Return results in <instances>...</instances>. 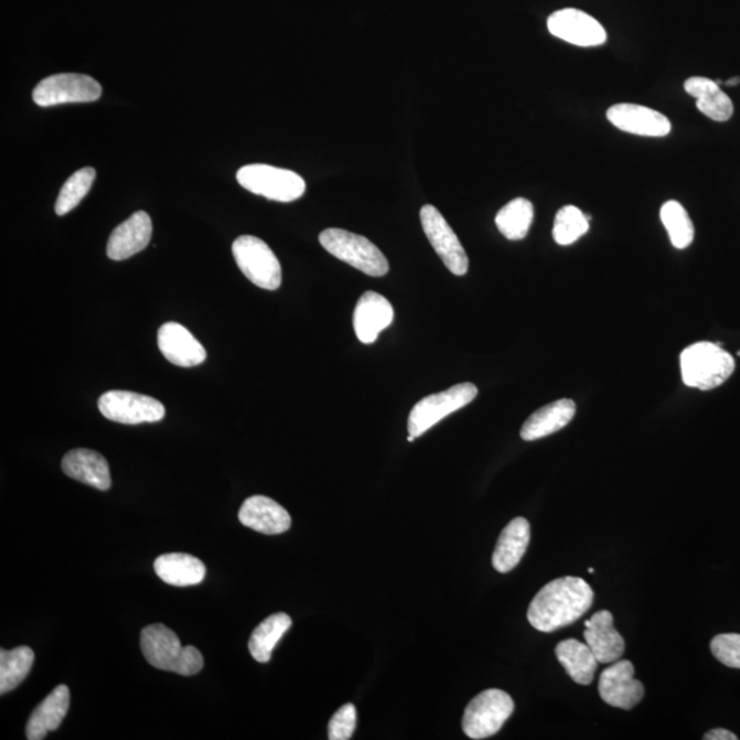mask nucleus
<instances>
[{
	"label": "nucleus",
	"mask_w": 740,
	"mask_h": 740,
	"mask_svg": "<svg viewBox=\"0 0 740 740\" xmlns=\"http://www.w3.org/2000/svg\"><path fill=\"white\" fill-rule=\"evenodd\" d=\"M62 471L67 476L100 491L111 487L109 463L94 450L75 449L62 460Z\"/></svg>",
	"instance_id": "obj_20"
},
{
	"label": "nucleus",
	"mask_w": 740,
	"mask_h": 740,
	"mask_svg": "<svg viewBox=\"0 0 740 740\" xmlns=\"http://www.w3.org/2000/svg\"><path fill=\"white\" fill-rule=\"evenodd\" d=\"M711 654L728 668L740 669V635L721 634L710 642Z\"/></svg>",
	"instance_id": "obj_33"
},
{
	"label": "nucleus",
	"mask_w": 740,
	"mask_h": 740,
	"mask_svg": "<svg viewBox=\"0 0 740 740\" xmlns=\"http://www.w3.org/2000/svg\"><path fill=\"white\" fill-rule=\"evenodd\" d=\"M631 661L619 659L604 669L600 677V695L603 703L613 708L631 710L645 697V687L635 677Z\"/></svg>",
	"instance_id": "obj_13"
},
{
	"label": "nucleus",
	"mask_w": 740,
	"mask_h": 740,
	"mask_svg": "<svg viewBox=\"0 0 740 740\" xmlns=\"http://www.w3.org/2000/svg\"><path fill=\"white\" fill-rule=\"evenodd\" d=\"M590 216L576 206H564L557 213L553 237L559 246H570L590 229Z\"/></svg>",
	"instance_id": "obj_31"
},
{
	"label": "nucleus",
	"mask_w": 740,
	"mask_h": 740,
	"mask_svg": "<svg viewBox=\"0 0 740 740\" xmlns=\"http://www.w3.org/2000/svg\"><path fill=\"white\" fill-rule=\"evenodd\" d=\"M529 539L530 525L527 519L523 517L512 519L496 541L493 555L495 570L507 573L516 568L528 549Z\"/></svg>",
	"instance_id": "obj_22"
},
{
	"label": "nucleus",
	"mask_w": 740,
	"mask_h": 740,
	"mask_svg": "<svg viewBox=\"0 0 740 740\" xmlns=\"http://www.w3.org/2000/svg\"><path fill=\"white\" fill-rule=\"evenodd\" d=\"M236 179L243 189L276 202L297 201L307 191V183L298 173L261 163L240 168Z\"/></svg>",
	"instance_id": "obj_6"
},
{
	"label": "nucleus",
	"mask_w": 740,
	"mask_h": 740,
	"mask_svg": "<svg viewBox=\"0 0 740 740\" xmlns=\"http://www.w3.org/2000/svg\"><path fill=\"white\" fill-rule=\"evenodd\" d=\"M140 646L147 663L157 669L192 676L201 672L205 665L200 650L194 646H182L179 636L163 624L146 626L141 631Z\"/></svg>",
	"instance_id": "obj_2"
},
{
	"label": "nucleus",
	"mask_w": 740,
	"mask_h": 740,
	"mask_svg": "<svg viewBox=\"0 0 740 740\" xmlns=\"http://www.w3.org/2000/svg\"><path fill=\"white\" fill-rule=\"evenodd\" d=\"M594 591L580 578L567 576L546 585L534 598L528 609V621L535 630L555 632L576 623L589 612Z\"/></svg>",
	"instance_id": "obj_1"
},
{
	"label": "nucleus",
	"mask_w": 740,
	"mask_h": 740,
	"mask_svg": "<svg viewBox=\"0 0 740 740\" xmlns=\"http://www.w3.org/2000/svg\"><path fill=\"white\" fill-rule=\"evenodd\" d=\"M514 711L510 694L491 688L480 693L468 704L462 730L471 739H487L501 731Z\"/></svg>",
	"instance_id": "obj_5"
},
{
	"label": "nucleus",
	"mask_w": 740,
	"mask_h": 740,
	"mask_svg": "<svg viewBox=\"0 0 740 740\" xmlns=\"http://www.w3.org/2000/svg\"><path fill=\"white\" fill-rule=\"evenodd\" d=\"M534 222V206L528 200L517 197L502 207L495 217L496 227L510 240H522Z\"/></svg>",
	"instance_id": "obj_29"
},
{
	"label": "nucleus",
	"mask_w": 740,
	"mask_h": 740,
	"mask_svg": "<svg viewBox=\"0 0 740 740\" xmlns=\"http://www.w3.org/2000/svg\"><path fill=\"white\" fill-rule=\"evenodd\" d=\"M71 706V691L64 685L54 688L49 697L37 706L28 720L26 738L42 740L49 732L58 730Z\"/></svg>",
	"instance_id": "obj_21"
},
{
	"label": "nucleus",
	"mask_w": 740,
	"mask_h": 740,
	"mask_svg": "<svg viewBox=\"0 0 740 740\" xmlns=\"http://www.w3.org/2000/svg\"><path fill=\"white\" fill-rule=\"evenodd\" d=\"M98 408L110 421L138 426L143 422H158L165 417V406L147 395L131 392H107L98 400Z\"/></svg>",
	"instance_id": "obj_10"
},
{
	"label": "nucleus",
	"mask_w": 740,
	"mask_h": 740,
	"mask_svg": "<svg viewBox=\"0 0 740 740\" xmlns=\"http://www.w3.org/2000/svg\"><path fill=\"white\" fill-rule=\"evenodd\" d=\"M291 625L292 620L286 613H275L264 620L254 630L250 641H248V650H250L253 658L258 663H268L272 658L274 648L278 645L282 635L291 629Z\"/></svg>",
	"instance_id": "obj_27"
},
{
	"label": "nucleus",
	"mask_w": 740,
	"mask_h": 740,
	"mask_svg": "<svg viewBox=\"0 0 740 740\" xmlns=\"http://www.w3.org/2000/svg\"><path fill=\"white\" fill-rule=\"evenodd\" d=\"M607 117L620 131L640 137L664 138L672 129L668 118L641 105H614L608 110Z\"/></svg>",
	"instance_id": "obj_14"
},
{
	"label": "nucleus",
	"mask_w": 740,
	"mask_h": 740,
	"mask_svg": "<svg viewBox=\"0 0 740 740\" xmlns=\"http://www.w3.org/2000/svg\"><path fill=\"white\" fill-rule=\"evenodd\" d=\"M585 640L594 653L598 663L613 664L623 657L625 652L624 637L614 629L613 614L601 610L587 620Z\"/></svg>",
	"instance_id": "obj_19"
},
{
	"label": "nucleus",
	"mask_w": 740,
	"mask_h": 740,
	"mask_svg": "<svg viewBox=\"0 0 740 740\" xmlns=\"http://www.w3.org/2000/svg\"><path fill=\"white\" fill-rule=\"evenodd\" d=\"M705 740H738L736 733L725 730V728H716L714 731H709L704 737Z\"/></svg>",
	"instance_id": "obj_35"
},
{
	"label": "nucleus",
	"mask_w": 740,
	"mask_h": 740,
	"mask_svg": "<svg viewBox=\"0 0 740 740\" xmlns=\"http://www.w3.org/2000/svg\"><path fill=\"white\" fill-rule=\"evenodd\" d=\"M232 253L237 267L253 285L268 291L281 286V265L267 243L256 236H240L232 245Z\"/></svg>",
	"instance_id": "obj_7"
},
{
	"label": "nucleus",
	"mask_w": 740,
	"mask_h": 740,
	"mask_svg": "<svg viewBox=\"0 0 740 740\" xmlns=\"http://www.w3.org/2000/svg\"><path fill=\"white\" fill-rule=\"evenodd\" d=\"M688 95L697 99V109L710 120L726 122L733 115V104L719 84L706 77H691L685 83Z\"/></svg>",
	"instance_id": "obj_24"
},
{
	"label": "nucleus",
	"mask_w": 740,
	"mask_h": 740,
	"mask_svg": "<svg viewBox=\"0 0 740 740\" xmlns=\"http://www.w3.org/2000/svg\"><path fill=\"white\" fill-rule=\"evenodd\" d=\"M394 321V308L380 293L368 291L360 298L354 310V331L361 343L376 342L380 332Z\"/></svg>",
	"instance_id": "obj_16"
},
{
	"label": "nucleus",
	"mask_w": 740,
	"mask_h": 740,
	"mask_svg": "<svg viewBox=\"0 0 740 740\" xmlns=\"http://www.w3.org/2000/svg\"><path fill=\"white\" fill-rule=\"evenodd\" d=\"M661 222L668 230L672 245L685 250L694 240V225L686 208L679 202L669 201L661 207Z\"/></svg>",
	"instance_id": "obj_30"
},
{
	"label": "nucleus",
	"mask_w": 740,
	"mask_h": 740,
	"mask_svg": "<svg viewBox=\"0 0 740 740\" xmlns=\"http://www.w3.org/2000/svg\"><path fill=\"white\" fill-rule=\"evenodd\" d=\"M158 347L169 363L182 368H192L206 360L205 347L182 324H163L158 331Z\"/></svg>",
	"instance_id": "obj_15"
},
{
	"label": "nucleus",
	"mask_w": 740,
	"mask_h": 740,
	"mask_svg": "<svg viewBox=\"0 0 740 740\" xmlns=\"http://www.w3.org/2000/svg\"><path fill=\"white\" fill-rule=\"evenodd\" d=\"M738 355H739V357H740V352L738 353Z\"/></svg>",
	"instance_id": "obj_38"
},
{
	"label": "nucleus",
	"mask_w": 740,
	"mask_h": 740,
	"mask_svg": "<svg viewBox=\"0 0 740 740\" xmlns=\"http://www.w3.org/2000/svg\"><path fill=\"white\" fill-rule=\"evenodd\" d=\"M35 653L28 646L0 650V694L4 695L19 687L30 675Z\"/></svg>",
	"instance_id": "obj_28"
},
{
	"label": "nucleus",
	"mask_w": 740,
	"mask_h": 740,
	"mask_svg": "<svg viewBox=\"0 0 740 740\" xmlns=\"http://www.w3.org/2000/svg\"><path fill=\"white\" fill-rule=\"evenodd\" d=\"M575 414L576 405L573 400H556V403L546 405L544 408L535 411L524 422L519 435L527 442L550 437V435L561 431L562 428L567 427L573 420Z\"/></svg>",
	"instance_id": "obj_23"
},
{
	"label": "nucleus",
	"mask_w": 740,
	"mask_h": 740,
	"mask_svg": "<svg viewBox=\"0 0 740 740\" xmlns=\"http://www.w3.org/2000/svg\"><path fill=\"white\" fill-rule=\"evenodd\" d=\"M357 727V709L353 704L343 705L341 709L332 716L328 725V739L348 740Z\"/></svg>",
	"instance_id": "obj_34"
},
{
	"label": "nucleus",
	"mask_w": 740,
	"mask_h": 740,
	"mask_svg": "<svg viewBox=\"0 0 740 740\" xmlns=\"http://www.w3.org/2000/svg\"><path fill=\"white\" fill-rule=\"evenodd\" d=\"M155 573L165 583L189 587L202 583L206 576L205 564L184 553H171L155 559Z\"/></svg>",
	"instance_id": "obj_25"
},
{
	"label": "nucleus",
	"mask_w": 740,
	"mask_h": 740,
	"mask_svg": "<svg viewBox=\"0 0 740 740\" xmlns=\"http://www.w3.org/2000/svg\"><path fill=\"white\" fill-rule=\"evenodd\" d=\"M739 83H740V77H732V78H730V81L725 82V86L733 87V86H738Z\"/></svg>",
	"instance_id": "obj_36"
},
{
	"label": "nucleus",
	"mask_w": 740,
	"mask_h": 740,
	"mask_svg": "<svg viewBox=\"0 0 740 740\" xmlns=\"http://www.w3.org/2000/svg\"><path fill=\"white\" fill-rule=\"evenodd\" d=\"M152 223L149 214L137 212L111 232L107 242V257L124 261L143 251L151 240Z\"/></svg>",
	"instance_id": "obj_18"
},
{
	"label": "nucleus",
	"mask_w": 740,
	"mask_h": 740,
	"mask_svg": "<svg viewBox=\"0 0 740 740\" xmlns=\"http://www.w3.org/2000/svg\"><path fill=\"white\" fill-rule=\"evenodd\" d=\"M420 218L429 243L442 259L446 268L455 276L466 275L469 269L466 253L463 250L459 236L451 229L438 208L432 205L423 206Z\"/></svg>",
	"instance_id": "obj_11"
},
{
	"label": "nucleus",
	"mask_w": 740,
	"mask_h": 740,
	"mask_svg": "<svg viewBox=\"0 0 740 740\" xmlns=\"http://www.w3.org/2000/svg\"><path fill=\"white\" fill-rule=\"evenodd\" d=\"M478 387L472 383L457 384L446 392L429 395L411 409L408 420L410 437H421L443 418L465 408L478 397Z\"/></svg>",
	"instance_id": "obj_8"
},
{
	"label": "nucleus",
	"mask_w": 740,
	"mask_h": 740,
	"mask_svg": "<svg viewBox=\"0 0 740 740\" xmlns=\"http://www.w3.org/2000/svg\"><path fill=\"white\" fill-rule=\"evenodd\" d=\"M556 655L567 674L578 685H591L598 669V659L589 645L576 640L559 642Z\"/></svg>",
	"instance_id": "obj_26"
},
{
	"label": "nucleus",
	"mask_w": 740,
	"mask_h": 740,
	"mask_svg": "<svg viewBox=\"0 0 740 740\" xmlns=\"http://www.w3.org/2000/svg\"><path fill=\"white\" fill-rule=\"evenodd\" d=\"M321 246L341 261L352 265L360 272L382 278L387 275L389 265L380 248L369 239L352 232L330 228L320 234Z\"/></svg>",
	"instance_id": "obj_4"
},
{
	"label": "nucleus",
	"mask_w": 740,
	"mask_h": 740,
	"mask_svg": "<svg viewBox=\"0 0 740 740\" xmlns=\"http://www.w3.org/2000/svg\"><path fill=\"white\" fill-rule=\"evenodd\" d=\"M95 178L96 172L94 168H83L67 179V182L60 191L58 200H56L55 213L58 214V216H65V214L77 207L78 203H81L84 197H86L89 190H92Z\"/></svg>",
	"instance_id": "obj_32"
},
{
	"label": "nucleus",
	"mask_w": 740,
	"mask_h": 740,
	"mask_svg": "<svg viewBox=\"0 0 740 740\" xmlns=\"http://www.w3.org/2000/svg\"><path fill=\"white\" fill-rule=\"evenodd\" d=\"M553 36L580 47L602 46L608 35L594 17L578 9H564L553 13L547 20Z\"/></svg>",
	"instance_id": "obj_12"
},
{
	"label": "nucleus",
	"mask_w": 740,
	"mask_h": 740,
	"mask_svg": "<svg viewBox=\"0 0 740 740\" xmlns=\"http://www.w3.org/2000/svg\"><path fill=\"white\" fill-rule=\"evenodd\" d=\"M239 522L265 535H280L291 528L290 513L278 502L264 495H254L243 502Z\"/></svg>",
	"instance_id": "obj_17"
},
{
	"label": "nucleus",
	"mask_w": 740,
	"mask_h": 740,
	"mask_svg": "<svg viewBox=\"0 0 740 740\" xmlns=\"http://www.w3.org/2000/svg\"><path fill=\"white\" fill-rule=\"evenodd\" d=\"M101 96V87L95 78L77 73L44 78L33 89L32 98L36 105L50 107L65 104H89Z\"/></svg>",
	"instance_id": "obj_9"
},
{
	"label": "nucleus",
	"mask_w": 740,
	"mask_h": 740,
	"mask_svg": "<svg viewBox=\"0 0 740 740\" xmlns=\"http://www.w3.org/2000/svg\"><path fill=\"white\" fill-rule=\"evenodd\" d=\"M415 439H416L415 437H410L409 435L408 442H415Z\"/></svg>",
	"instance_id": "obj_37"
},
{
	"label": "nucleus",
	"mask_w": 740,
	"mask_h": 740,
	"mask_svg": "<svg viewBox=\"0 0 740 740\" xmlns=\"http://www.w3.org/2000/svg\"><path fill=\"white\" fill-rule=\"evenodd\" d=\"M683 382L687 387L709 392L722 386L736 372V360L719 344L695 343L680 355Z\"/></svg>",
	"instance_id": "obj_3"
}]
</instances>
